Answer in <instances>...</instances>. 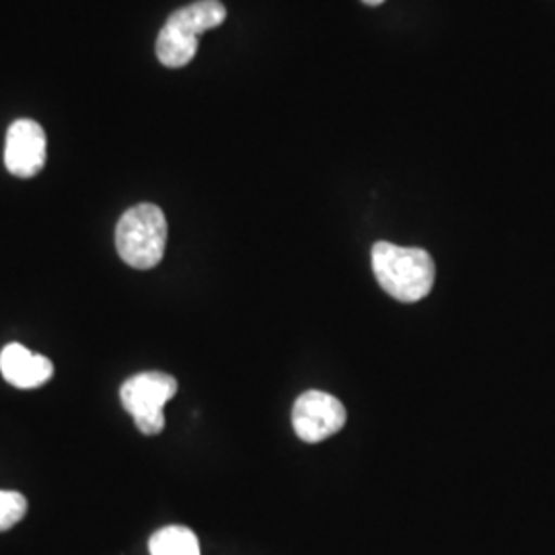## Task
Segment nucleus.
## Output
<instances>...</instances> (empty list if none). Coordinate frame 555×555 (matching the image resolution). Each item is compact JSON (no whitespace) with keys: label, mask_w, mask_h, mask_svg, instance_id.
<instances>
[{"label":"nucleus","mask_w":555,"mask_h":555,"mask_svg":"<svg viewBox=\"0 0 555 555\" xmlns=\"http://www.w3.org/2000/svg\"><path fill=\"white\" fill-rule=\"evenodd\" d=\"M116 247L130 268L151 270L159 266L167 247V219L159 206L139 204L126 210L116 229Z\"/></svg>","instance_id":"7ed1b4c3"},{"label":"nucleus","mask_w":555,"mask_h":555,"mask_svg":"<svg viewBox=\"0 0 555 555\" xmlns=\"http://www.w3.org/2000/svg\"><path fill=\"white\" fill-rule=\"evenodd\" d=\"M364 4H369V7H377V4H383L385 0H362Z\"/></svg>","instance_id":"9d476101"},{"label":"nucleus","mask_w":555,"mask_h":555,"mask_svg":"<svg viewBox=\"0 0 555 555\" xmlns=\"http://www.w3.org/2000/svg\"><path fill=\"white\" fill-rule=\"evenodd\" d=\"M0 373L17 389H36L52 378L54 364L21 344H9L0 352Z\"/></svg>","instance_id":"0eeeda50"},{"label":"nucleus","mask_w":555,"mask_h":555,"mask_svg":"<svg viewBox=\"0 0 555 555\" xmlns=\"http://www.w3.org/2000/svg\"><path fill=\"white\" fill-rule=\"evenodd\" d=\"M178 393V380L167 373H140L128 378L121 389L119 399L124 410L134 417L140 433L146 437L160 435L165 428L163 408L169 399Z\"/></svg>","instance_id":"20e7f679"},{"label":"nucleus","mask_w":555,"mask_h":555,"mask_svg":"<svg viewBox=\"0 0 555 555\" xmlns=\"http://www.w3.org/2000/svg\"><path fill=\"white\" fill-rule=\"evenodd\" d=\"M346 410L336 397L323 391H307L293 408V426L300 440L321 442L337 435L346 424Z\"/></svg>","instance_id":"39448f33"},{"label":"nucleus","mask_w":555,"mask_h":555,"mask_svg":"<svg viewBox=\"0 0 555 555\" xmlns=\"http://www.w3.org/2000/svg\"><path fill=\"white\" fill-rule=\"evenodd\" d=\"M48 142L36 119L21 118L9 126L4 144V165L11 176L36 178L46 165Z\"/></svg>","instance_id":"423d86ee"},{"label":"nucleus","mask_w":555,"mask_h":555,"mask_svg":"<svg viewBox=\"0 0 555 555\" xmlns=\"http://www.w3.org/2000/svg\"><path fill=\"white\" fill-rule=\"evenodd\" d=\"M27 513V500L20 492L0 490V531L13 529Z\"/></svg>","instance_id":"1a4fd4ad"},{"label":"nucleus","mask_w":555,"mask_h":555,"mask_svg":"<svg viewBox=\"0 0 555 555\" xmlns=\"http://www.w3.org/2000/svg\"><path fill=\"white\" fill-rule=\"evenodd\" d=\"M149 552L151 555H202L196 533L179 525L159 529L151 537Z\"/></svg>","instance_id":"6e6552de"},{"label":"nucleus","mask_w":555,"mask_h":555,"mask_svg":"<svg viewBox=\"0 0 555 555\" xmlns=\"http://www.w3.org/2000/svg\"><path fill=\"white\" fill-rule=\"evenodd\" d=\"M373 272L380 288L401 300L417 302L435 286V259L420 247H399L387 241L373 245Z\"/></svg>","instance_id":"f257e3e1"},{"label":"nucleus","mask_w":555,"mask_h":555,"mask_svg":"<svg viewBox=\"0 0 555 555\" xmlns=\"http://www.w3.org/2000/svg\"><path fill=\"white\" fill-rule=\"evenodd\" d=\"M227 20L220 0H198L176 11L163 25L157 38V59L167 68L190 64L198 52V38Z\"/></svg>","instance_id":"f03ea898"}]
</instances>
